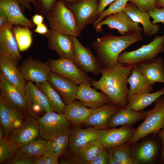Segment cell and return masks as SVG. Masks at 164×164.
Returning a JSON list of instances; mask_svg holds the SVG:
<instances>
[{
    "label": "cell",
    "instance_id": "9f6ffc18",
    "mask_svg": "<svg viewBox=\"0 0 164 164\" xmlns=\"http://www.w3.org/2000/svg\"><path fill=\"white\" fill-rule=\"evenodd\" d=\"M4 135V131L3 129L0 126V140L4 136H3Z\"/></svg>",
    "mask_w": 164,
    "mask_h": 164
},
{
    "label": "cell",
    "instance_id": "74e56055",
    "mask_svg": "<svg viewBox=\"0 0 164 164\" xmlns=\"http://www.w3.org/2000/svg\"><path fill=\"white\" fill-rule=\"evenodd\" d=\"M129 145L126 142L112 148L117 164H136L131 154Z\"/></svg>",
    "mask_w": 164,
    "mask_h": 164
},
{
    "label": "cell",
    "instance_id": "5b68a950",
    "mask_svg": "<svg viewBox=\"0 0 164 164\" xmlns=\"http://www.w3.org/2000/svg\"><path fill=\"white\" fill-rule=\"evenodd\" d=\"M164 128V96L156 101L153 108L147 111L144 121L135 129L128 145L135 143L152 133L157 134Z\"/></svg>",
    "mask_w": 164,
    "mask_h": 164
},
{
    "label": "cell",
    "instance_id": "f35d334b",
    "mask_svg": "<svg viewBox=\"0 0 164 164\" xmlns=\"http://www.w3.org/2000/svg\"><path fill=\"white\" fill-rule=\"evenodd\" d=\"M129 0H116L109 7L104 10L94 22V25L102 21L107 16L122 11Z\"/></svg>",
    "mask_w": 164,
    "mask_h": 164
},
{
    "label": "cell",
    "instance_id": "5bb4252c",
    "mask_svg": "<svg viewBox=\"0 0 164 164\" xmlns=\"http://www.w3.org/2000/svg\"><path fill=\"white\" fill-rule=\"evenodd\" d=\"M135 129L132 126H124L118 128L99 129L97 138L105 148L112 149L129 141Z\"/></svg>",
    "mask_w": 164,
    "mask_h": 164
},
{
    "label": "cell",
    "instance_id": "e575fe53",
    "mask_svg": "<svg viewBox=\"0 0 164 164\" xmlns=\"http://www.w3.org/2000/svg\"><path fill=\"white\" fill-rule=\"evenodd\" d=\"M103 147L99 139H95L84 146L77 155L81 160L89 164L94 159Z\"/></svg>",
    "mask_w": 164,
    "mask_h": 164
},
{
    "label": "cell",
    "instance_id": "f1b7e54d",
    "mask_svg": "<svg viewBox=\"0 0 164 164\" xmlns=\"http://www.w3.org/2000/svg\"><path fill=\"white\" fill-rule=\"evenodd\" d=\"M142 74L151 85L156 82L164 84V63L160 57L138 65Z\"/></svg>",
    "mask_w": 164,
    "mask_h": 164
},
{
    "label": "cell",
    "instance_id": "277c9868",
    "mask_svg": "<svg viewBox=\"0 0 164 164\" xmlns=\"http://www.w3.org/2000/svg\"><path fill=\"white\" fill-rule=\"evenodd\" d=\"M162 53H164V35L155 36L152 41L137 50L121 53L118 63L128 66L138 65L154 60Z\"/></svg>",
    "mask_w": 164,
    "mask_h": 164
},
{
    "label": "cell",
    "instance_id": "b9f144b4",
    "mask_svg": "<svg viewBox=\"0 0 164 164\" xmlns=\"http://www.w3.org/2000/svg\"><path fill=\"white\" fill-rule=\"evenodd\" d=\"M57 0H37L36 6L42 15L47 18Z\"/></svg>",
    "mask_w": 164,
    "mask_h": 164
},
{
    "label": "cell",
    "instance_id": "4fadbf2b",
    "mask_svg": "<svg viewBox=\"0 0 164 164\" xmlns=\"http://www.w3.org/2000/svg\"><path fill=\"white\" fill-rule=\"evenodd\" d=\"M20 70L25 80L40 83L48 81L51 70L48 62L29 57L24 60Z\"/></svg>",
    "mask_w": 164,
    "mask_h": 164
},
{
    "label": "cell",
    "instance_id": "8992f818",
    "mask_svg": "<svg viewBox=\"0 0 164 164\" xmlns=\"http://www.w3.org/2000/svg\"><path fill=\"white\" fill-rule=\"evenodd\" d=\"M37 120L41 138L49 140L70 131V123L63 114L47 112Z\"/></svg>",
    "mask_w": 164,
    "mask_h": 164
},
{
    "label": "cell",
    "instance_id": "db71d44e",
    "mask_svg": "<svg viewBox=\"0 0 164 164\" xmlns=\"http://www.w3.org/2000/svg\"><path fill=\"white\" fill-rule=\"evenodd\" d=\"M34 164H46V163L44 157L42 155L36 157Z\"/></svg>",
    "mask_w": 164,
    "mask_h": 164
},
{
    "label": "cell",
    "instance_id": "d590c367",
    "mask_svg": "<svg viewBox=\"0 0 164 164\" xmlns=\"http://www.w3.org/2000/svg\"><path fill=\"white\" fill-rule=\"evenodd\" d=\"M19 146L4 136L0 140V164L7 163L15 156Z\"/></svg>",
    "mask_w": 164,
    "mask_h": 164
},
{
    "label": "cell",
    "instance_id": "9c48e42d",
    "mask_svg": "<svg viewBox=\"0 0 164 164\" xmlns=\"http://www.w3.org/2000/svg\"><path fill=\"white\" fill-rule=\"evenodd\" d=\"M74 47L73 60L78 66L86 73L98 75L101 73L102 68L97 57L91 49L84 46L77 37L70 36Z\"/></svg>",
    "mask_w": 164,
    "mask_h": 164
},
{
    "label": "cell",
    "instance_id": "f6af8a7d",
    "mask_svg": "<svg viewBox=\"0 0 164 164\" xmlns=\"http://www.w3.org/2000/svg\"><path fill=\"white\" fill-rule=\"evenodd\" d=\"M22 12H24L26 9L29 11L32 10L31 4L36 6L37 0H18Z\"/></svg>",
    "mask_w": 164,
    "mask_h": 164
},
{
    "label": "cell",
    "instance_id": "f546056e",
    "mask_svg": "<svg viewBox=\"0 0 164 164\" xmlns=\"http://www.w3.org/2000/svg\"><path fill=\"white\" fill-rule=\"evenodd\" d=\"M164 94V87L153 93L135 94L128 97V103L125 107L136 111H143Z\"/></svg>",
    "mask_w": 164,
    "mask_h": 164
},
{
    "label": "cell",
    "instance_id": "bcb514c9",
    "mask_svg": "<svg viewBox=\"0 0 164 164\" xmlns=\"http://www.w3.org/2000/svg\"><path fill=\"white\" fill-rule=\"evenodd\" d=\"M43 156L45 160L46 164H58L59 163L58 158L55 157L47 150Z\"/></svg>",
    "mask_w": 164,
    "mask_h": 164
},
{
    "label": "cell",
    "instance_id": "681fc988",
    "mask_svg": "<svg viewBox=\"0 0 164 164\" xmlns=\"http://www.w3.org/2000/svg\"><path fill=\"white\" fill-rule=\"evenodd\" d=\"M49 29L45 24L42 23L37 25L34 31L37 33L44 35L48 32Z\"/></svg>",
    "mask_w": 164,
    "mask_h": 164
},
{
    "label": "cell",
    "instance_id": "7dc6e473",
    "mask_svg": "<svg viewBox=\"0 0 164 164\" xmlns=\"http://www.w3.org/2000/svg\"><path fill=\"white\" fill-rule=\"evenodd\" d=\"M116 0H99L97 15L98 16L104 10L105 8L109 4Z\"/></svg>",
    "mask_w": 164,
    "mask_h": 164
},
{
    "label": "cell",
    "instance_id": "7402d4cb",
    "mask_svg": "<svg viewBox=\"0 0 164 164\" xmlns=\"http://www.w3.org/2000/svg\"><path fill=\"white\" fill-rule=\"evenodd\" d=\"M0 10L5 13L8 22L13 25L31 28L35 26L32 20L23 15L18 0H0Z\"/></svg>",
    "mask_w": 164,
    "mask_h": 164
},
{
    "label": "cell",
    "instance_id": "ee69618b",
    "mask_svg": "<svg viewBox=\"0 0 164 164\" xmlns=\"http://www.w3.org/2000/svg\"><path fill=\"white\" fill-rule=\"evenodd\" d=\"M103 146L98 153L94 159L89 164H108V151Z\"/></svg>",
    "mask_w": 164,
    "mask_h": 164
},
{
    "label": "cell",
    "instance_id": "cb8c5ba5",
    "mask_svg": "<svg viewBox=\"0 0 164 164\" xmlns=\"http://www.w3.org/2000/svg\"><path fill=\"white\" fill-rule=\"evenodd\" d=\"M98 130L90 126L85 129L73 128L70 132L68 147L70 152L77 154L91 140L97 138Z\"/></svg>",
    "mask_w": 164,
    "mask_h": 164
},
{
    "label": "cell",
    "instance_id": "83f0119b",
    "mask_svg": "<svg viewBox=\"0 0 164 164\" xmlns=\"http://www.w3.org/2000/svg\"><path fill=\"white\" fill-rule=\"evenodd\" d=\"M85 106L80 101L74 100L65 105L63 114L70 122L73 124L83 123L97 110Z\"/></svg>",
    "mask_w": 164,
    "mask_h": 164
},
{
    "label": "cell",
    "instance_id": "1f68e13d",
    "mask_svg": "<svg viewBox=\"0 0 164 164\" xmlns=\"http://www.w3.org/2000/svg\"><path fill=\"white\" fill-rule=\"evenodd\" d=\"M35 85L45 94L53 111L63 114L66 104L49 82L47 81L42 83H36Z\"/></svg>",
    "mask_w": 164,
    "mask_h": 164
},
{
    "label": "cell",
    "instance_id": "f5cc1de1",
    "mask_svg": "<svg viewBox=\"0 0 164 164\" xmlns=\"http://www.w3.org/2000/svg\"><path fill=\"white\" fill-rule=\"evenodd\" d=\"M107 149L108 153V164H117L114 158L112 149Z\"/></svg>",
    "mask_w": 164,
    "mask_h": 164
},
{
    "label": "cell",
    "instance_id": "44dd1931",
    "mask_svg": "<svg viewBox=\"0 0 164 164\" xmlns=\"http://www.w3.org/2000/svg\"><path fill=\"white\" fill-rule=\"evenodd\" d=\"M6 105L0 100V121L4 136L8 138L24 121V114Z\"/></svg>",
    "mask_w": 164,
    "mask_h": 164
},
{
    "label": "cell",
    "instance_id": "e0dca14e",
    "mask_svg": "<svg viewBox=\"0 0 164 164\" xmlns=\"http://www.w3.org/2000/svg\"><path fill=\"white\" fill-rule=\"evenodd\" d=\"M25 97L28 111L32 116L43 111H53L45 94L32 82L26 84Z\"/></svg>",
    "mask_w": 164,
    "mask_h": 164
},
{
    "label": "cell",
    "instance_id": "3957f363",
    "mask_svg": "<svg viewBox=\"0 0 164 164\" xmlns=\"http://www.w3.org/2000/svg\"><path fill=\"white\" fill-rule=\"evenodd\" d=\"M46 18L51 29L70 36H80L73 14L63 1L56 2Z\"/></svg>",
    "mask_w": 164,
    "mask_h": 164
},
{
    "label": "cell",
    "instance_id": "d6986e66",
    "mask_svg": "<svg viewBox=\"0 0 164 164\" xmlns=\"http://www.w3.org/2000/svg\"><path fill=\"white\" fill-rule=\"evenodd\" d=\"M16 64L8 54L0 53V73L25 97L26 84L20 70L17 67Z\"/></svg>",
    "mask_w": 164,
    "mask_h": 164
},
{
    "label": "cell",
    "instance_id": "ba28073f",
    "mask_svg": "<svg viewBox=\"0 0 164 164\" xmlns=\"http://www.w3.org/2000/svg\"><path fill=\"white\" fill-rule=\"evenodd\" d=\"M99 2V0H80L72 3H65L73 14L81 32L87 25L93 24L98 17Z\"/></svg>",
    "mask_w": 164,
    "mask_h": 164
},
{
    "label": "cell",
    "instance_id": "52a82bcc",
    "mask_svg": "<svg viewBox=\"0 0 164 164\" xmlns=\"http://www.w3.org/2000/svg\"><path fill=\"white\" fill-rule=\"evenodd\" d=\"M48 63L51 72L58 74L80 85L85 82L91 84L95 80L82 71L74 61L70 59L49 58Z\"/></svg>",
    "mask_w": 164,
    "mask_h": 164
},
{
    "label": "cell",
    "instance_id": "7a4b0ae2",
    "mask_svg": "<svg viewBox=\"0 0 164 164\" xmlns=\"http://www.w3.org/2000/svg\"><path fill=\"white\" fill-rule=\"evenodd\" d=\"M141 32H128L119 36L108 34L94 41L92 46L101 68L109 69L114 67L122 51L132 44L143 39Z\"/></svg>",
    "mask_w": 164,
    "mask_h": 164
},
{
    "label": "cell",
    "instance_id": "7c38bea8",
    "mask_svg": "<svg viewBox=\"0 0 164 164\" xmlns=\"http://www.w3.org/2000/svg\"><path fill=\"white\" fill-rule=\"evenodd\" d=\"M1 100L10 108L25 113L28 111L25 97L0 73Z\"/></svg>",
    "mask_w": 164,
    "mask_h": 164
},
{
    "label": "cell",
    "instance_id": "6f0895ef",
    "mask_svg": "<svg viewBox=\"0 0 164 164\" xmlns=\"http://www.w3.org/2000/svg\"><path fill=\"white\" fill-rule=\"evenodd\" d=\"M63 1L64 2H75L78 1H79L80 0H61Z\"/></svg>",
    "mask_w": 164,
    "mask_h": 164
},
{
    "label": "cell",
    "instance_id": "7bdbcfd3",
    "mask_svg": "<svg viewBox=\"0 0 164 164\" xmlns=\"http://www.w3.org/2000/svg\"><path fill=\"white\" fill-rule=\"evenodd\" d=\"M149 13L152 18V21L154 24L158 23H164V8H157L155 7L152 9Z\"/></svg>",
    "mask_w": 164,
    "mask_h": 164
},
{
    "label": "cell",
    "instance_id": "8d00e7d4",
    "mask_svg": "<svg viewBox=\"0 0 164 164\" xmlns=\"http://www.w3.org/2000/svg\"><path fill=\"white\" fill-rule=\"evenodd\" d=\"M47 141L39 138L19 147L17 151L38 157L42 156L46 151Z\"/></svg>",
    "mask_w": 164,
    "mask_h": 164
},
{
    "label": "cell",
    "instance_id": "2e32d148",
    "mask_svg": "<svg viewBox=\"0 0 164 164\" xmlns=\"http://www.w3.org/2000/svg\"><path fill=\"white\" fill-rule=\"evenodd\" d=\"M39 135L37 119L29 115L8 138L20 146L36 140Z\"/></svg>",
    "mask_w": 164,
    "mask_h": 164
},
{
    "label": "cell",
    "instance_id": "4316f807",
    "mask_svg": "<svg viewBox=\"0 0 164 164\" xmlns=\"http://www.w3.org/2000/svg\"><path fill=\"white\" fill-rule=\"evenodd\" d=\"M122 107L112 102L97 108L94 113L82 124L93 127L97 129H108V121L111 116Z\"/></svg>",
    "mask_w": 164,
    "mask_h": 164
},
{
    "label": "cell",
    "instance_id": "30bf717a",
    "mask_svg": "<svg viewBox=\"0 0 164 164\" xmlns=\"http://www.w3.org/2000/svg\"><path fill=\"white\" fill-rule=\"evenodd\" d=\"M130 151L136 164H151L159 158L160 144L155 139H146L138 144L129 145Z\"/></svg>",
    "mask_w": 164,
    "mask_h": 164
},
{
    "label": "cell",
    "instance_id": "603a6c76",
    "mask_svg": "<svg viewBox=\"0 0 164 164\" xmlns=\"http://www.w3.org/2000/svg\"><path fill=\"white\" fill-rule=\"evenodd\" d=\"M13 25L8 22L0 29V53L9 55L17 64L22 59L18 43L12 31Z\"/></svg>",
    "mask_w": 164,
    "mask_h": 164
},
{
    "label": "cell",
    "instance_id": "ac0fdd59",
    "mask_svg": "<svg viewBox=\"0 0 164 164\" xmlns=\"http://www.w3.org/2000/svg\"><path fill=\"white\" fill-rule=\"evenodd\" d=\"M91 84L85 82L78 86L76 99L85 106L95 109L103 107L111 102L108 96L103 92H98L93 89Z\"/></svg>",
    "mask_w": 164,
    "mask_h": 164
},
{
    "label": "cell",
    "instance_id": "8fae6325",
    "mask_svg": "<svg viewBox=\"0 0 164 164\" xmlns=\"http://www.w3.org/2000/svg\"><path fill=\"white\" fill-rule=\"evenodd\" d=\"M104 25H107L109 29H117L121 35L128 32L143 31L138 23L133 21L122 11L107 16L100 22L94 25V27L97 32H102V26Z\"/></svg>",
    "mask_w": 164,
    "mask_h": 164
},
{
    "label": "cell",
    "instance_id": "9a60e30c",
    "mask_svg": "<svg viewBox=\"0 0 164 164\" xmlns=\"http://www.w3.org/2000/svg\"><path fill=\"white\" fill-rule=\"evenodd\" d=\"M44 35L47 39L48 47L50 50L54 51L60 58H68L73 60L74 47L70 36L51 29Z\"/></svg>",
    "mask_w": 164,
    "mask_h": 164
},
{
    "label": "cell",
    "instance_id": "484cf974",
    "mask_svg": "<svg viewBox=\"0 0 164 164\" xmlns=\"http://www.w3.org/2000/svg\"><path fill=\"white\" fill-rule=\"evenodd\" d=\"M146 114L147 111H136L126 107L122 108L111 116L107 126L109 129L120 125L132 126L138 121L145 119Z\"/></svg>",
    "mask_w": 164,
    "mask_h": 164
},
{
    "label": "cell",
    "instance_id": "d6a6232c",
    "mask_svg": "<svg viewBox=\"0 0 164 164\" xmlns=\"http://www.w3.org/2000/svg\"><path fill=\"white\" fill-rule=\"evenodd\" d=\"M12 31L16 40L20 51L27 50L33 40L32 32L29 28L15 25L12 27Z\"/></svg>",
    "mask_w": 164,
    "mask_h": 164
},
{
    "label": "cell",
    "instance_id": "c3c4849f",
    "mask_svg": "<svg viewBox=\"0 0 164 164\" xmlns=\"http://www.w3.org/2000/svg\"><path fill=\"white\" fill-rule=\"evenodd\" d=\"M157 134L162 142V150L159 161L161 163H164V128L160 130Z\"/></svg>",
    "mask_w": 164,
    "mask_h": 164
},
{
    "label": "cell",
    "instance_id": "816d5d0a",
    "mask_svg": "<svg viewBox=\"0 0 164 164\" xmlns=\"http://www.w3.org/2000/svg\"><path fill=\"white\" fill-rule=\"evenodd\" d=\"M8 22L6 15L4 12L0 10V29L3 27Z\"/></svg>",
    "mask_w": 164,
    "mask_h": 164
},
{
    "label": "cell",
    "instance_id": "6da1fadb",
    "mask_svg": "<svg viewBox=\"0 0 164 164\" xmlns=\"http://www.w3.org/2000/svg\"><path fill=\"white\" fill-rule=\"evenodd\" d=\"M133 66L118 63L111 68H102L100 79L94 80L91 84L105 93L111 102L125 107L128 103L129 91L127 79Z\"/></svg>",
    "mask_w": 164,
    "mask_h": 164
},
{
    "label": "cell",
    "instance_id": "11a10c76",
    "mask_svg": "<svg viewBox=\"0 0 164 164\" xmlns=\"http://www.w3.org/2000/svg\"><path fill=\"white\" fill-rule=\"evenodd\" d=\"M155 7L157 8H164V0H158L155 3Z\"/></svg>",
    "mask_w": 164,
    "mask_h": 164
},
{
    "label": "cell",
    "instance_id": "836d02e7",
    "mask_svg": "<svg viewBox=\"0 0 164 164\" xmlns=\"http://www.w3.org/2000/svg\"><path fill=\"white\" fill-rule=\"evenodd\" d=\"M70 132V131L47 141L46 150L58 159L68 146Z\"/></svg>",
    "mask_w": 164,
    "mask_h": 164
},
{
    "label": "cell",
    "instance_id": "ab89813d",
    "mask_svg": "<svg viewBox=\"0 0 164 164\" xmlns=\"http://www.w3.org/2000/svg\"><path fill=\"white\" fill-rule=\"evenodd\" d=\"M36 157L17 151L15 157L6 164H34Z\"/></svg>",
    "mask_w": 164,
    "mask_h": 164
},
{
    "label": "cell",
    "instance_id": "60d3db41",
    "mask_svg": "<svg viewBox=\"0 0 164 164\" xmlns=\"http://www.w3.org/2000/svg\"><path fill=\"white\" fill-rule=\"evenodd\" d=\"M158 0H129L128 2L135 4L140 11L149 13L155 7Z\"/></svg>",
    "mask_w": 164,
    "mask_h": 164
},
{
    "label": "cell",
    "instance_id": "f907efd6",
    "mask_svg": "<svg viewBox=\"0 0 164 164\" xmlns=\"http://www.w3.org/2000/svg\"><path fill=\"white\" fill-rule=\"evenodd\" d=\"M44 17L42 15L35 14L32 17V21L33 23L36 26L43 23Z\"/></svg>",
    "mask_w": 164,
    "mask_h": 164
},
{
    "label": "cell",
    "instance_id": "d4e9b609",
    "mask_svg": "<svg viewBox=\"0 0 164 164\" xmlns=\"http://www.w3.org/2000/svg\"><path fill=\"white\" fill-rule=\"evenodd\" d=\"M122 11L125 12L133 21L142 25L143 33L145 35L152 36L159 31V26L153 24L150 21V17L149 13L139 10L134 4L128 3Z\"/></svg>",
    "mask_w": 164,
    "mask_h": 164
},
{
    "label": "cell",
    "instance_id": "ffe728a7",
    "mask_svg": "<svg viewBox=\"0 0 164 164\" xmlns=\"http://www.w3.org/2000/svg\"><path fill=\"white\" fill-rule=\"evenodd\" d=\"M48 81L57 92L65 104L76 99L78 84L55 73L51 72Z\"/></svg>",
    "mask_w": 164,
    "mask_h": 164
},
{
    "label": "cell",
    "instance_id": "4dcf8cb0",
    "mask_svg": "<svg viewBox=\"0 0 164 164\" xmlns=\"http://www.w3.org/2000/svg\"><path fill=\"white\" fill-rule=\"evenodd\" d=\"M127 82L130 85L128 97L136 94L149 93L153 88V85L148 83L138 65L133 66L130 75L127 79Z\"/></svg>",
    "mask_w": 164,
    "mask_h": 164
}]
</instances>
